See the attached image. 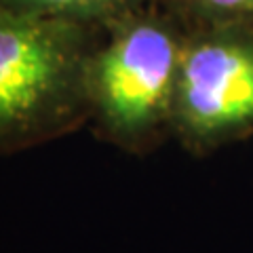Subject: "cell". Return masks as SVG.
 Returning a JSON list of instances; mask_svg holds the SVG:
<instances>
[{
  "instance_id": "cell-3",
  "label": "cell",
  "mask_w": 253,
  "mask_h": 253,
  "mask_svg": "<svg viewBox=\"0 0 253 253\" xmlns=\"http://www.w3.org/2000/svg\"><path fill=\"white\" fill-rule=\"evenodd\" d=\"M171 129L199 152L253 135L251 30L196 28L188 32Z\"/></svg>"
},
{
  "instance_id": "cell-4",
  "label": "cell",
  "mask_w": 253,
  "mask_h": 253,
  "mask_svg": "<svg viewBox=\"0 0 253 253\" xmlns=\"http://www.w3.org/2000/svg\"><path fill=\"white\" fill-rule=\"evenodd\" d=\"M148 0H0L13 11L41 17L72 21L93 28L95 23H114L129 13L144 9Z\"/></svg>"
},
{
  "instance_id": "cell-5",
  "label": "cell",
  "mask_w": 253,
  "mask_h": 253,
  "mask_svg": "<svg viewBox=\"0 0 253 253\" xmlns=\"http://www.w3.org/2000/svg\"><path fill=\"white\" fill-rule=\"evenodd\" d=\"M175 11L196 28H239L253 32V0H171Z\"/></svg>"
},
{
  "instance_id": "cell-1",
  "label": "cell",
  "mask_w": 253,
  "mask_h": 253,
  "mask_svg": "<svg viewBox=\"0 0 253 253\" xmlns=\"http://www.w3.org/2000/svg\"><path fill=\"white\" fill-rule=\"evenodd\" d=\"M89 30L0 4V150L61 133L89 114Z\"/></svg>"
},
{
  "instance_id": "cell-2",
  "label": "cell",
  "mask_w": 253,
  "mask_h": 253,
  "mask_svg": "<svg viewBox=\"0 0 253 253\" xmlns=\"http://www.w3.org/2000/svg\"><path fill=\"white\" fill-rule=\"evenodd\" d=\"M184 42L175 21L144 6L110 23L106 41L91 46L86 106L112 141L139 148L171 126Z\"/></svg>"
}]
</instances>
